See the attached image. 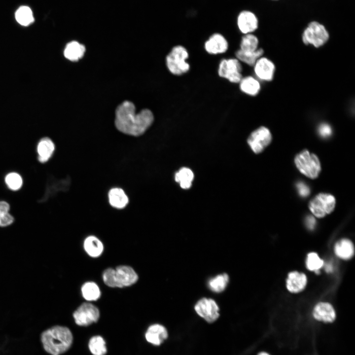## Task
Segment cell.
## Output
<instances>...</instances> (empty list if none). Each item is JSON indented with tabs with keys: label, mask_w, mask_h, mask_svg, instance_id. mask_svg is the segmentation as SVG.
Masks as SVG:
<instances>
[{
	"label": "cell",
	"mask_w": 355,
	"mask_h": 355,
	"mask_svg": "<svg viewBox=\"0 0 355 355\" xmlns=\"http://www.w3.org/2000/svg\"><path fill=\"white\" fill-rule=\"evenodd\" d=\"M154 120L152 111L144 109L136 112V107L128 101L119 105L115 110V125L118 131L128 135L139 136L151 125Z\"/></svg>",
	"instance_id": "6da1fadb"
},
{
	"label": "cell",
	"mask_w": 355,
	"mask_h": 355,
	"mask_svg": "<svg viewBox=\"0 0 355 355\" xmlns=\"http://www.w3.org/2000/svg\"><path fill=\"white\" fill-rule=\"evenodd\" d=\"M73 337L67 327L55 325L43 331L40 341L44 350L50 355H61L71 347Z\"/></svg>",
	"instance_id": "7a4b0ae2"
},
{
	"label": "cell",
	"mask_w": 355,
	"mask_h": 355,
	"mask_svg": "<svg viewBox=\"0 0 355 355\" xmlns=\"http://www.w3.org/2000/svg\"><path fill=\"white\" fill-rule=\"evenodd\" d=\"M188 56V51L185 47L180 45L174 46L166 58V64L169 71L176 75L188 71L190 65L186 61Z\"/></svg>",
	"instance_id": "3957f363"
},
{
	"label": "cell",
	"mask_w": 355,
	"mask_h": 355,
	"mask_svg": "<svg viewBox=\"0 0 355 355\" xmlns=\"http://www.w3.org/2000/svg\"><path fill=\"white\" fill-rule=\"evenodd\" d=\"M294 163L302 174L311 179L317 178L321 171L319 158L307 150H303L297 154L294 158Z\"/></svg>",
	"instance_id": "277c9868"
},
{
	"label": "cell",
	"mask_w": 355,
	"mask_h": 355,
	"mask_svg": "<svg viewBox=\"0 0 355 355\" xmlns=\"http://www.w3.org/2000/svg\"><path fill=\"white\" fill-rule=\"evenodd\" d=\"M329 38V35L325 26L317 21L309 23L302 35L304 44H311L317 48L323 45Z\"/></svg>",
	"instance_id": "5b68a950"
},
{
	"label": "cell",
	"mask_w": 355,
	"mask_h": 355,
	"mask_svg": "<svg viewBox=\"0 0 355 355\" xmlns=\"http://www.w3.org/2000/svg\"><path fill=\"white\" fill-rule=\"evenodd\" d=\"M335 205L336 200L333 195L321 193L310 201L309 208L314 216L322 218L332 213Z\"/></svg>",
	"instance_id": "8992f818"
},
{
	"label": "cell",
	"mask_w": 355,
	"mask_h": 355,
	"mask_svg": "<svg viewBox=\"0 0 355 355\" xmlns=\"http://www.w3.org/2000/svg\"><path fill=\"white\" fill-rule=\"evenodd\" d=\"M242 68L240 62L237 58L224 59L218 66L219 76L232 83H239L242 78Z\"/></svg>",
	"instance_id": "52a82bcc"
},
{
	"label": "cell",
	"mask_w": 355,
	"mask_h": 355,
	"mask_svg": "<svg viewBox=\"0 0 355 355\" xmlns=\"http://www.w3.org/2000/svg\"><path fill=\"white\" fill-rule=\"evenodd\" d=\"M73 317L78 325L87 326L98 321L100 312L94 305L83 303L74 312Z\"/></svg>",
	"instance_id": "ba28073f"
},
{
	"label": "cell",
	"mask_w": 355,
	"mask_h": 355,
	"mask_svg": "<svg viewBox=\"0 0 355 355\" xmlns=\"http://www.w3.org/2000/svg\"><path fill=\"white\" fill-rule=\"evenodd\" d=\"M272 137L270 130L261 126L253 131L248 139V143L255 153H259L271 143Z\"/></svg>",
	"instance_id": "9c48e42d"
},
{
	"label": "cell",
	"mask_w": 355,
	"mask_h": 355,
	"mask_svg": "<svg viewBox=\"0 0 355 355\" xmlns=\"http://www.w3.org/2000/svg\"><path fill=\"white\" fill-rule=\"evenodd\" d=\"M194 309L199 316L209 323L214 322L219 316V307L215 301L211 298L200 299Z\"/></svg>",
	"instance_id": "30bf717a"
},
{
	"label": "cell",
	"mask_w": 355,
	"mask_h": 355,
	"mask_svg": "<svg viewBox=\"0 0 355 355\" xmlns=\"http://www.w3.org/2000/svg\"><path fill=\"white\" fill-rule=\"evenodd\" d=\"M236 24L237 27L244 35L252 34L258 27V19L256 14L249 10H243L238 13Z\"/></svg>",
	"instance_id": "8fae6325"
},
{
	"label": "cell",
	"mask_w": 355,
	"mask_h": 355,
	"mask_svg": "<svg viewBox=\"0 0 355 355\" xmlns=\"http://www.w3.org/2000/svg\"><path fill=\"white\" fill-rule=\"evenodd\" d=\"M115 277L117 287L131 286L138 280V276L133 268L127 265H120L115 269Z\"/></svg>",
	"instance_id": "7c38bea8"
},
{
	"label": "cell",
	"mask_w": 355,
	"mask_h": 355,
	"mask_svg": "<svg viewBox=\"0 0 355 355\" xmlns=\"http://www.w3.org/2000/svg\"><path fill=\"white\" fill-rule=\"evenodd\" d=\"M228 42L225 37L220 33L213 34L204 43L205 50L210 54L216 55L226 52Z\"/></svg>",
	"instance_id": "4fadbf2b"
},
{
	"label": "cell",
	"mask_w": 355,
	"mask_h": 355,
	"mask_svg": "<svg viewBox=\"0 0 355 355\" xmlns=\"http://www.w3.org/2000/svg\"><path fill=\"white\" fill-rule=\"evenodd\" d=\"M253 66L254 73L259 79L266 81L273 79L275 66L271 60L265 57H260Z\"/></svg>",
	"instance_id": "5bb4252c"
},
{
	"label": "cell",
	"mask_w": 355,
	"mask_h": 355,
	"mask_svg": "<svg viewBox=\"0 0 355 355\" xmlns=\"http://www.w3.org/2000/svg\"><path fill=\"white\" fill-rule=\"evenodd\" d=\"M55 149L53 142L48 137L41 139L36 146L37 159L41 163L47 162L52 157Z\"/></svg>",
	"instance_id": "9a60e30c"
},
{
	"label": "cell",
	"mask_w": 355,
	"mask_h": 355,
	"mask_svg": "<svg viewBox=\"0 0 355 355\" xmlns=\"http://www.w3.org/2000/svg\"><path fill=\"white\" fill-rule=\"evenodd\" d=\"M313 316L319 321L325 322H333L336 318V314L332 306L328 303H318L313 311Z\"/></svg>",
	"instance_id": "2e32d148"
},
{
	"label": "cell",
	"mask_w": 355,
	"mask_h": 355,
	"mask_svg": "<svg viewBox=\"0 0 355 355\" xmlns=\"http://www.w3.org/2000/svg\"><path fill=\"white\" fill-rule=\"evenodd\" d=\"M167 337L168 332L166 329L159 324L150 325L145 333L146 340L154 345H160Z\"/></svg>",
	"instance_id": "e0dca14e"
},
{
	"label": "cell",
	"mask_w": 355,
	"mask_h": 355,
	"mask_svg": "<svg viewBox=\"0 0 355 355\" xmlns=\"http://www.w3.org/2000/svg\"><path fill=\"white\" fill-rule=\"evenodd\" d=\"M307 284V278L303 273L292 272L286 280V287L291 292L297 293L304 289Z\"/></svg>",
	"instance_id": "ac0fdd59"
},
{
	"label": "cell",
	"mask_w": 355,
	"mask_h": 355,
	"mask_svg": "<svg viewBox=\"0 0 355 355\" xmlns=\"http://www.w3.org/2000/svg\"><path fill=\"white\" fill-rule=\"evenodd\" d=\"M83 247L86 253L92 257L100 256L104 250L102 242L94 236H88L85 239Z\"/></svg>",
	"instance_id": "d6986e66"
},
{
	"label": "cell",
	"mask_w": 355,
	"mask_h": 355,
	"mask_svg": "<svg viewBox=\"0 0 355 355\" xmlns=\"http://www.w3.org/2000/svg\"><path fill=\"white\" fill-rule=\"evenodd\" d=\"M85 52V46L76 41L68 43L64 49L65 57L71 61H77L81 58Z\"/></svg>",
	"instance_id": "ffe728a7"
},
{
	"label": "cell",
	"mask_w": 355,
	"mask_h": 355,
	"mask_svg": "<svg viewBox=\"0 0 355 355\" xmlns=\"http://www.w3.org/2000/svg\"><path fill=\"white\" fill-rule=\"evenodd\" d=\"M108 196L110 205L116 209H123L128 203L127 196L124 191L119 188H113L110 189Z\"/></svg>",
	"instance_id": "44dd1931"
},
{
	"label": "cell",
	"mask_w": 355,
	"mask_h": 355,
	"mask_svg": "<svg viewBox=\"0 0 355 355\" xmlns=\"http://www.w3.org/2000/svg\"><path fill=\"white\" fill-rule=\"evenodd\" d=\"M239 83L241 91L247 95L255 96L260 90L259 82L251 76L242 77Z\"/></svg>",
	"instance_id": "7402d4cb"
},
{
	"label": "cell",
	"mask_w": 355,
	"mask_h": 355,
	"mask_svg": "<svg viewBox=\"0 0 355 355\" xmlns=\"http://www.w3.org/2000/svg\"><path fill=\"white\" fill-rule=\"evenodd\" d=\"M335 253L337 256L343 259H350L354 254V247L352 242L346 239L338 242L335 246Z\"/></svg>",
	"instance_id": "603a6c76"
},
{
	"label": "cell",
	"mask_w": 355,
	"mask_h": 355,
	"mask_svg": "<svg viewBox=\"0 0 355 355\" xmlns=\"http://www.w3.org/2000/svg\"><path fill=\"white\" fill-rule=\"evenodd\" d=\"M81 290L83 298L88 301L97 300L101 296V290L99 286L93 282L84 283Z\"/></svg>",
	"instance_id": "cb8c5ba5"
},
{
	"label": "cell",
	"mask_w": 355,
	"mask_h": 355,
	"mask_svg": "<svg viewBox=\"0 0 355 355\" xmlns=\"http://www.w3.org/2000/svg\"><path fill=\"white\" fill-rule=\"evenodd\" d=\"M175 178L182 188L187 189L191 186L194 174L190 169L183 167L176 173Z\"/></svg>",
	"instance_id": "d4e9b609"
},
{
	"label": "cell",
	"mask_w": 355,
	"mask_h": 355,
	"mask_svg": "<svg viewBox=\"0 0 355 355\" xmlns=\"http://www.w3.org/2000/svg\"><path fill=\"white\" fill-rule=\"evenodd\" d=\"M264 51L262 49H257L253 52H245L238 50L236 52L237 59L248 65L254 66L256 61L263 55Z\"/></svg>",
	"instance_id": "484cf974"
},
{
	"label": "cell",
	"mask_w": 355,
	"mask_h": 355,
	"mask_svg": "<svg viewBox=\"0 0 355 355\" xmlns=\"http://www.w3.org/2000/svg\"><path fill=\"white\" fill-rule=\"evenodd\" d=\"M15 19L20 25L27 26L34 21L32 10L27 6H20L15 12Z\"/></svg>",
	"instance_id": "4316f807"
},
{
	"label": "cell",
	"mask_w": 355,
	"mask_h": 355,
	"mask_svg": "<svg viewBox=\"0 0 355 355\" xmlns=\"http://www.w3.org/2000/svg\"><path fill=\"white\" fill-rule=\"evenodd\" d=\"M259 40L252 34L244 35L240 42V50L245 52H253L257 49Z\"/></svg>",
	"instance_id": "83f0119b"
},
{
	"label": "cell",
	"mask_w": 355,
	"mask_h": 355,
	"mask_svg": "<svg viewBox=\"0 0 355 355\" xmlns=\"http://www.w3.org/2000/svg\"><path fill=\"white\" fill-rule=\"evenodd\" d=\"M229 282V276L226 274H220L211 279L208 283L210 289L213 292H221L226 288Z\"/></svg>",
	"instance_id": "f1b7e54d"
},
{
	"label": "cell",
	"mask_w": 355,
	"mask_h": 355,
	"mask_svg": "<svg viewBox=\"0 0 355 355\" xmlns=\"http://www.w3.org/2000/svg\"><path fill=\"white\" fill-rule=\"evenodd\" d=\"M89 348L94 355H105L106 353L105 341L100 336H94L90 339Z\"/></svg>",
	"instance_id": "f546056e"
},
{
	"label": "cell",
	"mask_w": 355,
	"mask_h": 355,
	"mask_svg": "<svg viewBox=\"0 0 355 355\" xmlns=\"http://www.w3.org/2000/svg\"><path fill=\"white\" fill-rule=\"evenodd\" d=\"M9 211V204L6 201H0V227H7L13 223L14 218Z\"/></svg>",
	"instance_id": "4dcf8cb0"
},
{
	"label": "cell",
	"mask_w": 355,
	"mask_h": 355,
	"mask_svg": "<svg viewBox=\"0 0 355 355\" xmlns=\"http://www.w3.org/2000/svg\"><path fill=\"white\" fill-rule=\"evenodd\" d=\"M4 182L8 188L14 191L19 190L23 183L22 177L16 172L7 174L4 178Z\"/></svg>",
	"instance_id": "1f68e13d"
},
{
	"label": "cell",
	"mask_w": 355,
	"mask_h": 355,
	"mask_svg": "<svg viewBox=\"0 0 355 355\" xmlns=\"http://www.w3.org/2000/svg\"><path fill=\"white\" fill-rule=\"evenodd\" d=\"M306 265L309 270L317 272L323 266V261L316 253L311 252L308 255Z\"/></svg>",
	"instance_id": "d6a6232c"
},
{
	"label": "cell",
	"mask_w": 355,
	"mask_h": 355,
	"mask_svg": "<svg viewBox=\"0 0 355 355\" xmlns=\"http://www.w3.org/2000/svg\"><path fill=\"white\" fill-rule=\"evenodd\" d=\"M104 283L109 287H117L115 277V270L112 268L106 269L103 273Z\"/></svg>",
	"instance_id": "836d02e7"
},
{
	"label": "cell",
	"mask_w": 355,
	"mask_h": 355,
	"mask_svg": "<svg viewBox=\"0 0 355 355\" xmlns=\"http://www.w3.org/2000/svg\"><path fill=\"white\" fill-rule=\"evenodd\" d=\"M318 132L321 137L326 138L331 135L332 129L328 124L322 123L319 126Z\"/></svg>",
	"instance_id": "e575fe53"
},
{
	"label": "cell",
	"mask_w": 355,
	"mask_h": 355,
	"mask_svg": "<svg viewBox=\"0 0 355 355\" xmlns=\"http://www.w3.org/2000/svg\"><path fill=\"white\" fill-rule=\"evenodd\" d=\"M296 187L299 195L303 197H306L310 193V190L307 185L303 182H299Z\"/></svg>",
	"instance_id": "d590c367"
},
{
	"label": "cell",
	"mask_w": 355,
	"mask_h": 355,
	"mask_svg": "<svg viewBox=\"0 0 355 355\" xmlns=\"http://www.w3.org/2000/svg\"><path fill=\"white\" fill-rule=\"evenodd\" d=\"M316 219L312 215L308 216L306 218V224L309 229H313L316 225Z\"/></svg>",
	"instance_id": "8d00e7d4"
},
{
	"label": "cell",
	"mask_w": 355,
	"mask_h": 355,
	"mask_svg": "<svg viewBox=\"0 0 355 355\" xmlns=\"http://www.w3.org/2000/svg\"><path fill=\"white\" fill-rule=\"evenodd\" d=\"M325 269H326V271L328 272H331V271H332V267L331 266V265H329H329H327L326 266V267H325Z\"/></svg>",
	"instance_id": "74e56055"
},
{
	"label": "cell",
	"mask_w": 355,
	"mask_h": 355,
	"mask_svg": "<svg viewBox=\"0 0 355 355\" xmlns=\"http://www.w3.org/2000/svg\"><path fill=\"white\" fill-rule=\"evenodd\" d=\"M258 355H270L269 354L266 352H261L258 354Z\"/></svg>",
	"instance_id": "f35d334b"
},
{
	"label": "cell",
	"mask_w": 355,
	"mask_h": 355,
	"mask_svg": "<svg viewBox=\"0 0 355 355\" xmlns=\"http://www.w3.org/2000/svg\"></svg>",
	"instance_id": "ab89813d"
}]
</instances>
